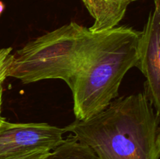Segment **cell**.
<instances>
[{"label":"cell","mask_w":160,"mask_h":159,"mask_svg":"<svg viewBox=\"0 0 160 159\" xmlns=\"http://www.w3.org/2000/svg\"><path fill=\"white\" fill-rule=\"evenodd\" d=\"M98 159H159V115L144 93L117 98L84 121L64 127Z\"/></svg>","instance_id":"cell-1"},{"label":"cell","mask_w":160,"mask_h":159,"mask_svg":"<svg viewBox=\"0 0 160 159\" xmlns=\"http://www.w3.org/2000/svg\"><path fill=\"white\" fill-rule=\"evenodd\" d=\"M141 34L129 26L102 31L70 89L77 120L95 116L118 98L123 77L135 67Z\"/></svg>","instance_id":"cell-2"},{"label":"cell","mask_w":160,"mask_h":159,"mask_svg":"<svg viewBox=\"0 0 160 159\" xmlns=\"http://www.w3.org/2000/svg\"><path fill=\"white\" fill-rule=\"evenodd\" d=\"M101 32L71 22L39 36L14 53L8 76L25 84L62 80L71 89Z\"/></svg>","instance_id":"cell-3"},{"label":"cell","mask_w":160,"mask_h":159,"mask_svg":"<svg viewBox=\"0 0 160 159\" xmlns=\"http://www.w3.org/2000/svg\"><path fill=\"white\" fill-rule=\"evenodd\" d=\"M64 128L46 123H10L0 126V157L38 149L52 151L64 140Z\"/></svg>","instance_id":"cell-4"},{"label":"cell","mask_w":160,"mask_h":159,"mask_svg":"<svg viewBox=\"0 0 160 159\" xmlns=\"http://www.w3.org/2000/svg\"><path fill=\"white\" fill-rule=\"evenodd\" d=\"M148 18L138 44L135 67L145 77L144 94L156 113L160 112V7L159 0Z\"/></svg>","instance_id":"cell-5"},{"label":"cell","mask_w":160,"mask_h":159,"mask_svg":"<svg viewBox=\"0 0 160 159\" xmlns=\"http://www.w3.org/2000/svg\"><path fill=\"white\" fill-rule=\"evenodd\" d=\"M139 0H82L94 23L92 32L106 31L118 26L124 17L130 4Z\"/></svg>","instance_id":"cell-6"},{"label":"cell","mask_w":160,"mask_h":159,"mask_svg":"<svg viewBox=\"0 0 160 159\" xmlns=\"http://www.w3.org/2000/svg\"><path fill=\"white\" fill-rule=\"evenodd\" d=\"M44 159H98L96 154L74 136H69Z\"/></svg>","instance_id":"cell-7"},{"label":"cell","mask_w":160,"mask_h":159,"mask_svg":"<svg viewBox=\"0 0 160 159\" xmlns=\"http://www.w3.org/2000/svg\"><path fill=\"white\" fill-rule=\"evenodd\" d=\"M12 48H3L0 49V126L6 118L2 116V104L3 84L6 78L9 77V70L12 62L13 54L12 53Z\"/></svg>","instance_id":"cell-8"},{"label":"cell","mask_w":160,"mask_h":159,"mask_svg":"<svg viewBox=\"0 0 160 159\" xmlns=\"http://www.w3.org/2000/svg\"><path fill=\"white\" fill-rule=\"evenodd\" d=\"M49 151L44 149H38L21 154L9 156H2L0 159H44Z\"/></svg>","instance_id":"cell-9"},{"label":"cell","mask_w":160,"mask_h":159,"mask_svg":"<svg viewBox=\"0 0 160 159\" xmlns=\"http://www.w3.org/2000/svg\"><path fill=\"white\" fill-rule=\"evenodd\" d=\"M5 9V4L2 1H0V17H1L2 13L3 12Z\"/></svg>","instance_id":"cell-10"}]
</instances>
